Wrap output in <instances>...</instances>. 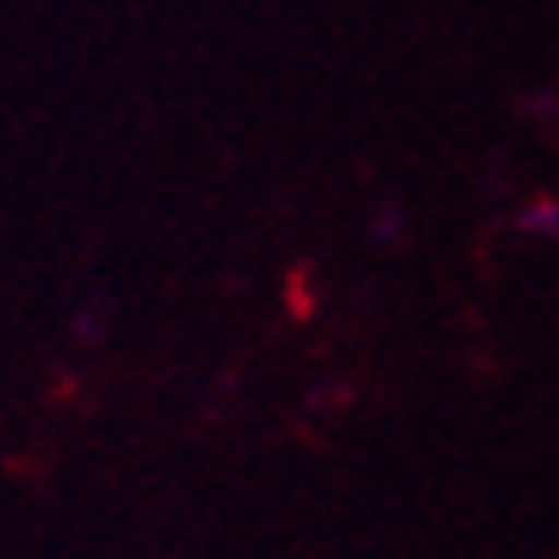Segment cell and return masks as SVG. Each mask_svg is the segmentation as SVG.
I'll list each match as a JSON object with an SVG mask.
<instances>
[{
    "label": "cell",
    "instance_id": "6da1fadb",
    "mask_svg": "<svg viewBox=\"0 0 559 559\" xmlns=\"http://www.w3.org/2000/svg\"><path fill=\"white\" fill-rule=\"evenodd\" d=\"M520 223H525V228H543V235H548V228H559V206H554V200H543V206H531Z\"/></svg>",
    "mask_w": 559,
    "mask_h": 559
}]
</instances>
